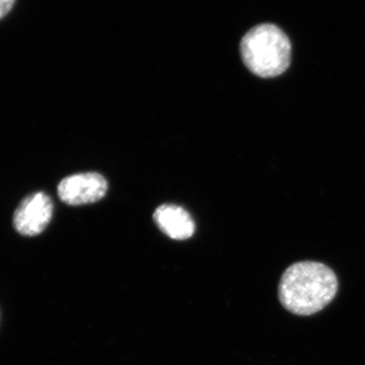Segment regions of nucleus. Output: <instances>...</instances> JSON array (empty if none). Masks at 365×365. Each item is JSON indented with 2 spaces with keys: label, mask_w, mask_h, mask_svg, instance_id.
<instances>
[{
  "label": "nucleus",
  "mask_w": 365,
  "mask_h": 365,
  "mask_svg": "<svg viewBox=\"0 0 365 365\" xmlns=\"http://www.w3.org/2000/svg\"><path fill=\"white\" fill-rule=\"evenodd\" d=\"M339 280L333 269L316 261H300L285 269L278 284L281 306L295 316H313L333 302Z\"/></svg>",
  "instance_id": "f257e3e1"
},
{
  "label": "nucleus",
  "mask_w": 365,
  "mask_h": 365,
  "mask_svg": "<svg viewBox=\"0 0 365 365\" xmlns=\"http://www.w3.org/2000/svg\"><path fill=\"white\" fill-rule=\"evenodd\" d=\"M245 66L262 78L280 76L292 59V44L287 34L272 24L255 26L241 42Z\"/></svg>",
  "instance_id": "f03ea898"
},
{
  "label": "nucleus",
  "mask_w": 365,
  "mask_h": 365,
  "mask_svg": "<svg viewBox=\"0 0 365 365\" xmlns=\"http://www.w3.org/2000/svg\"><path fill=\"white\" fill-rule=\"evenodd\" d=\"M108 182L98 173H83L64 178L58 185V196L68 205L95 203L104 198Z\"/></svg>",
  "instance_id": "7ed1b4c3"
},
{
  "label": "nucleus",
  "mask_w": 365,
  "mask_h": 365,
  "mask_svg": "<svg viewBox=\"0 0 365 365\" xmlns=\"http://www.w3.org/2000/svg\"><path fill=\"white\" fill-rule=\"evenodd\" d=\"M53 215L51 198L43 192L24 199L14 215V225L19 234L35 237L44 232Z\"/></svg>",
  "instance_id": "20e7f679"
},
{
  "label": "nucleus",
  "mask_w": 365,
  "mask_h": 365,
  "mask_svg": "<svg viewBox=\"0 0 365 365\" xmlns=\"http://www.w3.org/2000/svg\"><path fill=\"white\" fill-rule=\"evenodd\" d=\"M158 228L175 241L188 240L195 232V223L188 211L173 204H163L155 211Z\"/></svg>",
  "instance_id": "39448f33"
},
{
  "label": "nucleus",
  "mask_w": 365,
  "mask_h": 365,
  "mask_svg": "<svg viewBox=\"0 0 365 365\" xmlns=\"http://www.w3.org/2000/svg\"><path fill=\"white\" fill-rule=\"evenodd\" d=\"M14 2L16 0H0V20L11 11Z\"/></svg>",
  "instance_id": "423d86ee"
}]
</instances>
